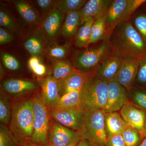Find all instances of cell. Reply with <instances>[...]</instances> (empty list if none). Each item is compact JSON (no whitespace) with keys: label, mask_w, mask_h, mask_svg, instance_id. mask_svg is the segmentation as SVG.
Returning a JSON list of instances; mask_svg holds the SVG:
<instances>
[{"label":"cell","mask_w":146,"mask_h":146,"mask_svg":"<svg viewBox=\"0 0 146 146\" xmlns=\"http://www.w3.org/2000/svg\"><path fill=\"white\" fill-rule=\"evenodd\" d=\"M12 115L8 128L18 146L32 144L34 110L32 96L11 98Z\"/></svg>","instance_id":"obj_1"},{"label":"cell","mask_w":146,"mask_h":146,"mask_svg":"<svg viewBox=\"0 0 146 146\" xmlns=\"http://www.w3.org/2000/svg\"><path fill=\"white\" fill-rule=\"evenodd\" d=\"M112 52L122 58L146 55V44L129 21L118 25L107 38Z\"/></svg>","instance_id":"obj_2"},{"label":"cell","mask_w":146,"mask_h":146,"mask_svg":"<svg viewBox=\"0 0 146 146\" xmlns=\"http://www.w3.org/2000/svg\"><path fill=\"white\" fill-rule=\"evenodd\" d=\"M104 114L103 110L84 109L83 125L79 135L80 139L87 140L91 146H106Z\"/></svg>","instance_id":"obj_3"},{"label":"cell","mask_w":146,"mask_h":146,"mask_svg":"<svg viewBox=\"0 0 146 146\" xmlns=\"http://www.w3.org/2000/svg\"><path fill=\"white\" fill-rule=\"evenodd\" d=\"M108 82L97 78L94 74L81 89V106L83 109L104 110L107 104Z\"/></svg>","instance_id":"obj_4"},{"label":"cell","mask_w":146,"mask_h":146,"mask_svg":"<svg viewBox=\"0 0 146 146\" xmlns=\"http://www.w3.org/2000/svg\"><path fill=\"white\" fill-rule=\"evenodd\" d=\"M33 101L34 120L32 143L35 145L47 146L51 118L50 110L43 102L39 92H35L33 95Z\"/></svg>","instance_id":"obj_5"},{"label":"cell","mask_w":146,"mask_h":146,"mask_svg":"<svg viewBox=\"0 0 146 146\" xmlns=\"http://www.w3.org/2000/svg\"><path fill=\"white\" fill-rule=\"evenodd\" d=\"M146 0H114L106 13L107 39L118 25L129 21V19Z\"/></svg>","instance_id":"obj_6"},{"label":"cell","mask_w":146,"mask_h":146,"mask_svg":"<svg viewBox=\"0 0 146 146\" xmlns=\"http://www.w3.org/2000/svg\"><path fill=\"white\" fill-rule=\"evenodd\" d=\"M111 50L107 39L101 45L79 53L74 60V67L83 72H94Z\"/></svg>","instance_id":"obj_7"},{"label":"cell","mask_w":146,"mask_h":146,"mask_svg":"<svg viewBox=\"0 0 146 146\" xmlns=\"http://www.w3.org/2000/svg\"><path fill=\"white\" fill-rule=\"evenodd\" d=\"M84 110L81 107L55 109L50 113L51 118L55 121L79 134L83 125Z\"/></svg>","instance_id":"obj_8"},{"label":"cell","mask_w":146,"mask_h":146,"mask_svg":"<svg viewBox=\"0 0 146 146\" xmlns=\"http://www.w3.org/2000/svg\"><path fill=\"white\" fill-rule=\"evenodd\" d=\"M47 146H68L81 139L77 132L63 126L51 118Z\"/></svg>","instance_id":"obj_9"},{"label":"cell","mask_w":146,"mask_h":146,"mask_svg":"<svg viewBox=\"0 0 146 146\" xmlns=\"http://www.w3.org/2000/svg\"><path fill=\"white\" fill-rule=\"evenodd\" d=\"M139 59L138 58L126 57L123 58L115 79L127 91H131L136 81Z\"/></svg>","instance_id":"obj_10"},{"label":"cell","mask_w":146,"mask_h":146,"mask_svg":"<svg viewBox=\"0 0 146 146\" xmlns=\"http://www.w3.org/2000/svg\"><path fill=\"white\" fill-rule=\"evenodd\" d=\"M108 94L106 113L118 112L129 100L127 91L116 79L108 82Z\"/></svg>","instance_id":"obj_11"},{"label":"cell","mask_w":146,"mask_h":146,"mask_svg":"<svg viewBox=\"0 0 146 146\" xmlns=\"http://www.w3.org/2000/svg\"><path fill=\"white\" fill-rule=\"evenodd\" d=\"M122 59L114 52L110 53L94 71V76L106 82L115 79Z\"/></svg>","instance_id":"obj_12"},{"label":"cell","mask_w":146,"mask_h":146,"mask_svg":"<svg viewBox=\"0 0 146 146\" xmlns=\"http://www.w3.org/2000/svg\"><path fill=\"white\" fill-rule=\"evenodd\" d=\"M39 84L42 101L50 111H51L57 106L61 98L58 82L52 76H48L40 80Z\"/></svg>","instance_id":"obj_13"},{"label":"cell","mask_w":146,"mask_h":146,"mask_svg":"<svg viewBox=\"0 0 146 146\" xmlns=\"http://www.w3.org/2000/svg\"><path fill=\"white\" fill-rule=\"evenodd\" d=\"M122 117L129 125L141 133L146 118V112L136 106L131 101L125 104L119 111Z\"/></svg>","instance_id":"obj_14"},{"label":"cell","mask_w":146,"mask_h":146,"mask_svg":"<svg viewBox=\"0 0 146 146\" xmlns=\"http://www.w3.org/2000/svg\"><path fill=\"white\" fill-rule=\"evenodd\" d=\"M94 72H83L75 69L72 72L60 81H58L60 96L64 94L81 89Z\"/></svg>","instance_id":"obj_15"},{"label":"cell","mask_w":146,"mask_h":146,"mask_svg":"<svg viewBox=\"0 0 146 146\" xmlns=\"http://www.w3.org/2000/svg\"><path fill=\"white\" fill-rule=\"evenodd\" d=\"M112 0H89L80 10L81 24L91 19L95 20L106 13L112 4Z\"/></svg>","instance_id":"obj_16"},{"label":"cell","mask_w":146,"mask_h":146,"mask_svg":"<svg viewBox=\"0 0 146 146\" xmlns=\"http://www.w3.org/2000/svg\"><path fill=\"white\" fill-rule=\"evenodd\" d=\"M1 88L9 94L19 95L34 91L36 85L34 82L28 80L11 79L3 82Z\"/></svg>","instance_id":"obj_17"},{"label":"cell","mask_w":146,"mask_h":146,"mask_svg":"<svg viewBox=\"0 0 146 146\" xmlns=\"http://www.w3.org/2000/svg\"><path fill=\"white\" fill-rule=\"evenodd\" d=\"M104 123L107 138L112 135H122L128 125L118 112H105Z\"/></svg>","instance_id":"obj_18"},{"label":"cell","mask_w":146,"mask_h":146,"mask_svg":"<svg viewBox=\"0 0 146 146\" xmlns=\"http://www.w3.org/2000/svg\"><path fill=\"white\" fill-rule=\"evenodd\" d=\"M63 15L60 11L54 7L45 18L43 28L49 37H54L57 35L62 24Z\"/></svg>","instance_id":"obj_19"},{"label":"cell","mask_w":146,"mask_h":146,"mask_svg":"<svg viewBox=\"0 0 146 146\" xmlns=\"http://www.w3.org/2000/svg\"><path fill=\"white\" fill-rule=\"evenodd\" d=\"M80 24L81 16L80 11L68 13L62 27L63 35L67 38L72 37L75 35Z\"/></svg>","instance_id":"obj_20"},{"label":"cell","mask_w":146,"mask_h":146,"mask_svg":"<svg viewBox=\"0 0 146 146\" xmlns=\"http://www.w3.org/2000/svg\"><path fill=\"white\" fill-rule=\"evenodd\" d=\"M11 97L2 89L0 94V121L8 126L12 115Z\"/></svg>","instance_id":"obj_21"},{"label":"cell","mask_w":146,"mask_h":146,"mask_svg":"<svg viewBox=\"0 0 146 146\" xmlns=\"http://www.w3.org/2000/svg\"><path fill=\"white\" fill-rule=\"evenodd\" d=\"M106 13L94 21L91 29L89 44L106 38Z\"/></svg>","instance_id":"obj_22"},{"label":"cell","mask_w":146,"mask_h":146,"mask_svg":"<svg viewBox=\"0 0 146 146\" xmlns=\"http://www.w3.org/2000/svg\"><path fill=\"white\" fill-rule=\"evenodd\" d=\"M81 89H80L67 93L62 96L54 109L81 107Z\"/></svg>","instance_id":"obj_23"},{"label":"cell","mask_w":146,"mask_h":146,"mask_svg":"<svg viewBox=\"0 0 146 146\" xmlns=\"http://www.w3.org/2000/svg\"><path fill=\"white\" fill-rule=\"evenodd\" d=\"M95 19H91L81 25L77 31L76 37L75 44L80 48H86L89 45L90 32Z\"/></svg>","instance_id":"obj_24"},{"label":"cell","mask_w":146,"mask_h":146,"mask_svg":"<svg viewBox=\"0 0 146 146\" xmlns=\"http://www.w3.org/2000/svg\"><path fill=\"white\" fill-rule=\"evenodd\" d=\"M15 5L19 14L27 22L31 23H39V18L37 13L26 2L16 1Z\"/></svg>","instance_id":"obj_25"},{"label":"cell","mask_w":146,"mask_h":146,"mask_svg":"<svg viewBox=\"0 0 146 146\" xmlns=\"http://www.w3.org/2000/svg\"><path fill=\"white\" fill-rule=\"evenodd\" d=\"M86 2V0H61L55 2L54 7L60 11L63 14H67L80 10Z\"/></svg>","instance_id":"obj_26"},{"label":"cell","mask_w":146,"mask_h":146,"mask_svg":"<svg viewBox=\"0 0 146 146\" xmlns=\"http://www.w3.org/2000/svg\"><path fill=\"white\" fill-rule=\"evenodd\" d=\"M75 69L69 61L58 60L54 64L52 77L57 81H60L69 75Z\"/></svg>","instance_id":"obj_27"},{"label":"cell","mask_w":146,"mask_h":146,"mask_svg":"<svg viewBox=\"0 0 146 146\" xmlns=\"http://www.w3.org/2000/svg\"><path fill=\"white\" fill-rule=\"evenodd\" d=\"M126 146H139L143 140L137 129L128 125L122 134Z\"/></svg>","instance_id":"obj_28"},{"label":"cell","mask_w":146,"mask_h":146,"mask_svg":"<svg viewBox=\"0 0 146 146\" xmlns=\"http://www.w3.org/2000/svg\"><path fill=\"white\" fill-rule=\"evenodd\" d=\"M24 47L32 56H37L42 53L43 50L42 42L35 36H32L27 39L24 44Z\"/></svg>","instance_id":"obj_29"},{"label":"cell","mask_w":146,"mask_h":146,"mask_svg":"<svg viewBox=\"0 0 146 146\" xmlns=\"http://www.w3.org/2000/svg\"><path fill=\"white\" fill-rule=\"evenodd\" d=\"M132 25L146 44V13L143 12L136 15L133 18Z\"/></svg>","instance_id":"obj_30"},{"label":"cell","mask_w":146,"mask_h":146,"mask_svg":"<svg viewBox=\"0 0 146 146\" xmlns=\"http://www.w3.org/2000/svg\"><path fill=\"white\" fill-rule=\"evenodd\" d=\"M0 146H18L8 127L2 124L0 125Z\"/></svg>","instance_id":"obj_31"},{"label":"cell","mask_w":146,"mask_h":146,"mask_svg":"<svg viewBox=\"0 0 146 146\" xmlns=\"http://www.w3.org/2000/svg\"><path fill=\"white\" fill-rule=\"evenodd\" d=\"M131 101L137 107L146 112V90L142 87L133 90Z\"/></svg>","instance_id":"obj_32"},{"label":"cell","mask_w":146,"mask_h":146,"mask_svg":"<svg viewBox=\"0 0 146 146\" xmlns=\"http://www.w3.org/2000/svg\"><path fill=\"white\" fill-rule=\"evenodd\" d=\"M1 58L5 68L10 70H18L21 67L20 62L16 57L8 53L3 52Z\"/></svg>","instance_id":"obj_33"},{"label":"cell","mask_w":146,"mask_h":146,"mask_svg":"<svg viewBox=\"0 0 146 146\" xmlns=\"http://www.w3.org/2000/svg\"><path fill=\"white\" fill-rule=\"evenodd\" d=\"M136 81L144 88L146 87V55L139 59Z\"/></svg>","instance_id":"obj_34"},{"label":"cell","mask_w":146,"mask_h":146,"mask_svg":"<svg viewBox=\"0 0 146 146\" xmlns=\"http://www.w3.org/2000/svg\"><path fill=\"white\" fill-rule=\"evenodd\" d=\"M68 51L67 46H56L50 48L48 54L50 57L60 60L65 57Z\"/></svg>","instance_id":"obj_35"},{"label":"cell","mask_w":146,"mask_h":146,"mask_svg":"<svg viewBox=\"0 0 146 146\" xmlns=\"http://www.w3.org/2000/svg\"><path fill=\"white\" fill-rule=\"evenodd\" d=\"M0 25L11 30L15 31L17 29L15 21L12 17L6 12L1 10L0 11Z\"/></svg>","instance_id":"obj_36"},{"label":"cell","mask_w":146,"mask_h":146,"mask_svg":"<svg viewBox=\"0 0 146 146\" xmlns=\"http://www.w3.org/2000/svg\"><path fill=\"white\" fill-rule=\"evenodd\" d=\"M106 146H126L121 134H116L107 138Z\"/></svg>","instance_id":"obj_37"},{"label":"cell","mask_w":146,"mask_h":146,"mask_svg":"<svg viewBox=\"0 0 146 146\" xmlns=\"http://www.w3.org/2000/svg\"><path fill=\"white\" fill-rule=\"evenodd\" d=\"M13 37L6 30L1 27L0 28V44H5L12 42Z\"/></svg>","instance_id":"obj_38"},{"label":"cell","mask_w":146,"mask_h":146,"mask_svg":"<svg viewBox=\"0 0 146 146\" xmlns=\"http://www.w3.org/2000/svg\"><path fill=\"white\" fill-rule=\"evenodd\" d=\"M36 3L42 10L47 11L50 10L54 2L51 0H37Z\"/></svg>","instance_id":"obj_39"},{"label":"cell","mask_w":146,"mask_h":146,"mask_svg":"<svg viewBox=\"0 0 146 146\" xmlns=\"http://www.w3.org/2000/svg\"><path fill=\"white\" fill-rule=\"evenodd\" d=\"M40 63H41L40 60L36 56H32L28 61L29 68L32 72Z\"/></svg>","instance_id":"obj_40"},{"label":"cell","mask_w":146,"mask_h":146,"mask_svg":"<svg viewBox=\"0 0 146 146\" xmlns=\"http://www.w3.org/2000/svg\"><path fill=\"white\" fill-rule=\"evenodd\" d=\"M33 72L37 76H43L46 72V68L44 64L41 63L36 67Z\"/></svg>","instance_id":"obj_41"},{"label":"cell","mask_w":146,"mask_h":146,"mask_svg":"<svg viewBox=\"0 0 146 146\" xmlns=\"http://www.w3.org/2000/svg\"><path fill=\"white\" fill-rule=\"evenodd\" d=\"M76 146H91L89 142L85 139H80Z\"/></svg>","instance_id":"obj_42"},{"label":"cell","mask_w":146,"mask_h":146,"mask_svg":"<svg viewBox=\"0 0 146 146\" xmlns=\"http://www.w3.org/2000/svg\"><path fill=\"white\" fill-rule=\"evenodd\" d=\"M140 133H141V136H142L143 140L144 138L146 137V118L145 123H144L143 129H142Z\"/></svg>","instance_id":"obj_43"},{"label":"cell","mask_w":146,"mask_h":146,"mask_svg":"<svg viewBox=\"0 0 146 146\" xmlns=\"http://www.w3.org/2000/svg\"><path fill=\"white\" fill-rule=\"evenodd\" d=\"M139 146H146V137L142 141Z\"/></svg>","instance_id":"obj_44"},{"label":"cell","mask_w":146,"mask_h":146,"mask_svg":"<svg viewBox=\"0 0 146 146\" xmlns=\"http://www.w3.org/2000/svg\"><path fill=\"white\" fill-rule=\"evenodd\" d=\"M23 146H39L35 145H33V144H30V145H26Z\"/></svg>","instance_id":"obj_45"}]
</instances>
